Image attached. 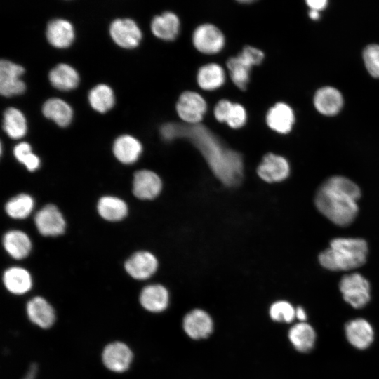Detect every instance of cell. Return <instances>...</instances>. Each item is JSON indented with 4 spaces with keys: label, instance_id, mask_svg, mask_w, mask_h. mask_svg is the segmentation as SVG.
<instances>
[{
    "label": "cell",
    "instance_id": "d6986e66",
    "mask_svg": "<svg viewBox=\"0 0 379 379\" xmlns=\"http://www.w3.org/2000/svg\"><path fill=\"white\" fill-rule=\"evenodd\" d=\"M46 33L48 42L59 48L69 46L74 39L72 25L69 21L60 18L49 22Z\"/></svg>",
    "mask_w": 379,
    "mask_h": 379
},
{
    "label": "cell",
    "instance_id": "836d02e7",
    "mask_svg": "<svg viewBox=\"0 0 379 379\" xmlns=\"http://www.w3.org/2000/svg\"><path fill=\"white\" fill-rule=\"evenodd\" d=\"M13 155L29 171H34L40 166V159L32 152L31 145L26 142H20L15 146Z\"/></svg>",
    "mask_w": 379,
    "mask_h": 379
},
{
    "label": "cell",
    "instance_id": "4dcf8cb0",
    "mask_svg": "<svg viewBox=\"0 0 379 379\" xmlns=\"http://www.w3.org/2000/svg\"><path fill=\"white\" fill-rule=\"evenodd\" d=\"M3 128L13 139H20L27 133V126L23 113L15 107H8L4 112Z\"/></svg>",
    "mask_w": 379,
    "mask_h": 379
},
{
    "label": "cell",
    "instance_id": "7a4b0ae2",
    "mask_svg": "<svg viewBox=\"0 0 379 379\" xmlns=\"http://www.w3.org/2000/svg\"><path fill=\"white\" fill-rule=\"evenodd\" d=\"M361 191L357 184L340 175L326 179L317 190L314 204L319 211L339 226L350 225L358 214Z\"/></svg>",
    "mask_w": 379,
    "mask_h": 379
},
{
    "label": "cell",
    "instance_id": "f35d334b",
    "mask_svg": "<svg viewBox=\"0 0 379 379\" xmlns=\"http://www.w3.org/2000/svg\"><path fill=\"white\" fill-rule=\"evenodd\" d=\"M306 3L311 10L317 11L324 9L327 5L326 0H307Z\"/></svg>",
    "mask_w": 379,
    "mask_h": 379
},
{
    "label": "cell",
    "instance_id": "9c48e42d",
    "mask_svg": "<svg viewBox=\"0 0 379 379\" xmlns=\"http://www.w3.org/2000/svg\"><path fill=\"white\" fill-rule=\"evenodd\" d=\"M24 67L7 60L0 62V92L4 96L22 94L26 88L25 84L20 79Z\"/></svg>",
    "mask_w": 379,
    "mask_h": 379
},
{
    "label": "cell",
    "instance_id": "277c9868",
    "mask_svg": "<svg viewBox=\"0 0 379 379\" xmlns=\"http://www.w3.org/2000/svg\"><path fill=\"white\" fill-rule=\"evenodd\" d=\"M339 288L345 301L354 308H362L370 301V284L359 273H352L343 277Z\"/></svg>",
    "mask_w": 379,
    "mask_h": 379
},
{
    "label": "cell",
    "instance_id": "74e56055",
    "mask_svg": "<svg viewBox=\"0 0 379 379\" xmlns=\"http://www.w3.org/2000/svg\"><path fill=\"white\" fill-rule=\"evenodd\" d=\"M232 102L228 100H220L214 108V116L220 122H226Z\"/></svg>",
    "mask_w": 379,
    "mask_h": 379
},
{
    "label": "cell",
    "instance_id": "ffe728a7",
    "mask_svg": "<svg viewBox=\"0 0 379 379\" xmlns=\"http://www.w3.org/2000/svg\"><path fill=\"white\" fill-rule=\"evenodd\" d=\"M112 150L119 161L124 164H131L138 159L142 147L140 141L133 136L122 135L114 140Z\"/></svg>",
    "mask_w": 379,
    "mask_h": 379
},
{
    "label": "cell",
    "instance_id": "d590c367",
    "mask_svg": "<svg viewBox=\"0 0 379 379\" xmlns=\"http://www.w3.org/2000/svg\"><path fill=\"white\" fill-rule=\"evenodd\" d=\"M363 58L370 74L379 78V46L376 44L367 46L364 51Z\"/></svg>",
    "mask_w": 379,
    "mask_h": 379
},
{
    "label": "cell",
    "instance_id": "83f0119b",
    "mask_svg": "<svg viewBox=\"0 0 379 379\" xmlns=\"http://www.w3.org/2000/svg\"><path fill=\"white\" fill-rule=\"evenodd\" d=\"M253 66V63L241 53L227 60V67L232 81L240 90L246 88Z\"/></svg>",
    "mask_w": 379,
    "mask_h": 379
},
{
    "label": "cell",
    "instance_id": "30bf717a",
    "mask_svg": "<svg viewBox=\"0 0 379 379\" xmlns=\"http://www.w3.org/2000/svg\"><path fill=\"white\" fill-rule=\"evenodd\" d=\"M161 189V180L156 173L144 169L134 173L132 191L138 199H154L160 194Z\"/></svg>",
    "mask_w": 379,
    "mask_h": 379
},
{
    "label": "cell",
    "instance_id": "8992f818",
    "mask_svg": "<svg viewBox=\"0 0 379 379\" xmlns=\"http://www.w3.org/2000/svg\"><path fill=\"white\" fill-rule=\"evenodd\" d=\"M34 223L39 232L46 237L61 235L66 228L63 215L53 204L42 207L34 216Z\"/></svg>",
    "mask_w": 379,
    "mask_h": 379
},
{
    "label": "cell",
    "instance_id": "484cf974",
    "mask_svg": "<svg viewBox=\"0 0 379 379\" xmlns=\"http://www.w3.org/2000/svg\"><path fill=\"white\" fill-rule=\"evenodd\" d=\"M48 79L55 88L61 91H69L76 88L79 82V76L72 66L60 63L54 67L49 72Z\"/></svg>",
    "mask_w": 379,
    "mask_h": 379
},
{
    "label": "cell",
    "instance_id": "d4e9b609",
    "mask_svg": "<svg viewBox=\"0 0 379 379\" xmlns=\"http://www.w3.org/2000/svg\"><path fill=\"white\" fill-rule=\"evenodd\" d=\"M97 211L104 220L118 222L127 215L128 208L126 203L121 198L114 196H104L98 201Z\"/></svg>",
    "mask_w": 379,
    "mask_h": 379
},
{
    "label": "cell",
    "instance_id": "f546056e",
    "mask_svg": "<svg viewBox=\"0 0 379 379\" xmlns=\"http://www.w3.org/2000/svg\"><path fill=\"white\" fill-rule=\"evenodd\" d=\"M198 85L204 90L213 91L220 88L225 81L223 68L216 63L201 66L197 72Z\"/></svg>",
    "mask_w": 379,
    "mask_h": 379
},
{
    "label": "cell",
    "instance_id": "2e32d148",
    "mask_svg": "<svg viewBox=\"0 0 379 379\" xmlns=\"http://www.w3.org/2000/svg\"><path fill=\"white\" fill-rule=\"evenodd\" d=\"M29 320L42 328L51 327L55 321V313L51 305L44 298H32L26 307Z\"/></svg>",
    "mask_w": 379,
    "mask_h": 379
},
{
    "label": "cell",
    "instance_id": "4316f807",
    "mask_svg": "<svg viewBox=\"0 0 379 379\" xmlns=\"http://www.w3.org/2000/svg\"><path fill=\"white\" fill-rule=\"evenodd\" d=\"M316 337V333L312 326L305 321L293 325L288 332L290 342L300 352H308L312 350Z\"/></svg>",
    "mask_w": 379,
    "mask_h": 379
},
{
    "label": "cell",
    "instance_id": "e575fe53",
    "mask_svg": "<svg viewBox=\"0 0 379 379\" xmlns=\"http://www.w3.org/2000/svg\"><path fill=\"white\" fill-rule=\"evenodd\" d=\"M270 315L275 321L290 323L295 318V309L290 302L279 300L271 305Z\"/></svg>",
    "mask_w": 379,
    "mask_h": 379
},
{
    "label": "cell",
    "instance_id": "ba28073f",
    "mask_svg": "<svg viewBox=\"0 0 379 379\" xmlns=\"http://www.w3.org/2000/svg\"><path fill=\"white\" fill-rule=\"evenodd\" d=\"M109 34L113 41L124 48H133L138 46L142 32L136 22L130 18H117L112 22Z\"/></svg>",
    "mask_w": 379,
    "mask_h": 379
},
{
    "label": "cell",
    "instance_id": "4fadbf2b",
    "mask_svg": "<svg viewBox=\"0 0 379 379\" xmlns=\"http://www.w3.org/2000/svg\"><path fill=\"white\" fill-rule=\"evenodd\" d=\"M102 359L104 365L109 370L121 373L129 368L133 359V353L125 343L114 342L105 347Z\"/></svg>",
    "mask_w": 379,
    "mask_h": 379
},
{
    "label": "cell",
    "instance_id": "7402d4cb",
    "mask_svg": "<svg viewBox=\"0 0 379 379\" xmlns=\"http://www.w3.org/2000/svg\"><path fill=\"white\" fill-rule=\"evenodd\" d=\"M343 100L341 93L331 86L319 89L314 97V105L321 114L327 116L336 114L341 109Z\"/></svg>",
    "mask_w": 379,
    "mask_h": 379
},
{
    "label": "cell",
    "instance_id": "ac0fdd59",
    "mask_svg": "<svg viewBox=\"0 0 379 379\" xmlns=\"http://www.w3.org/2000/svg\"><path fill=\"white\" fill-rule=\"evenodd\" d=\"M294 119L292 109L284 102L275 104L268 110L266 115L267 126L272 130L283 134L291 131Z\"/></svg>",
    "mask_w": 379,
    "mask_h": 379
},
{
    "label": "cell",
    "instance_id": "8d00e7d4",
    "mask_svg": "<svg viewBox=\"0 0 379 379\" xmlns=\"http://www.w3.org/2000/svg\"><path fill=\"white\" fill-rule=\"evenodd\" d=\"M246 119L245 108L239 103H233L225 123L232 128L237 129L246 124Z\"/></svg>",
    "mask_w": 379,
    "mask_h": 379
},
{
    "label": "cell",
    "instance_id": "cb8c5ba5",
    "mask_svg": "<svg viewBox=\"0 0 379 379\" xmlns=\"http://www.w3.org/2000/svg\"><path fill=\"white\" fill-rule=\"evenodd\" d=\"M3 282L6 288L15 295L24 294L32 286L31 274L20 267H11L6 270L3 274Z\"/></svg>",
    "mask_w": 379,
    "mask_h": 379
},
{
    "label": "cell",
    "instance_id": "6da1fadb",
    "mask_svg": "<svg viewBox=\"0 0 379 379\" xmlns=\"http://www.w3.org/2000/svg\"><path fill=\"white\" fill-rule=\"evenodd\" d=\"M161 133L167 140L180 135L190 138L223 183L230 185L239 179L242 169L240 156L235 152L223 148L205 127L198 124L185 127L167 124L161 127Z\"/></svg>",
    "mask_w": 379,
    "mask_h": 379
},
{
    "label": "cell",
    "instance_id": "1f68e13d",
    "mask_svg": "<svg viewBox=\"0 0 379 379\" xmlns=\"http://www.w3.org/2000/svg\"><path fill=\"white\" fill-rule=\"evenodd\" d=\"M34 201L28 194H19L10 199L5 205L6 214L13 219H25L32 212Z\"/></svg>",
    "mask_w": 379,
    "mask_h": 379
},
{
    "label": "cell",
    "instance_id": "44dd1931",
    "mask_svg": "<svg viewBox=\"0 0 379 379\" xmlns=\"http://www.w3.org/2000/svg\"><path fill=\"white\" fill-rule=\"evenodd\" d=\"M140 302L145 310L152 312H160L168 307L169 294L162 285H149L142 290Z\"/></svg>",
    "mask_w": 379,
    "mask_h": 379
},
{
    "label": "cell",
    "instance_id": "60d3db41",
    "mask_svg": "<svg viewBox=\"0 0 379 379\" xmlns=\"http://www.w3.org/2000/svg\"><path fill=\"white\" fill-rule=\"evenodd\" d=\"M309 15L313 20H317L319 18V11H314V10H311L310 9V13H309Z\"/></svg>",
    "mask_w": 379,
    "mask_h": 379
},
{
    "label": "cell",
    "instance_id": "e0dca14e",
    "mask_svg": "<svg viewBox=\"0 0 379 379\" xmlns=\"http://www.w3.org/2000/svg\"><path fill=\"white\" fill-rule=\"evenodd\" d=\"M6 253L16 260L24 259L32 250V241L23 231L12 230L6 232L2 239Z\"/></svg>",
    "mask_w": 379,
    "mask_h": 379
},
{
    "label": "cell",
    "instance_id": "603a6c76",
    "mask_svg": "<svg viewBox=\"0 0 379 379\" xmlns=\"http://www.w3.org/2000/svg\"><path fill=\"white\" fill-rule=\"evenodd\" d=\"M151 29L157 38L165 40H174L179 34L180 20L171 11H166L155 16L151 22Z\"/></svg>",
    "mask_w": 379,
    "mask_h": 379
},
{
    "label": "cell",
    "instance_id": "3957f363",
    "mask_svg": "<svg viewBox=\"0 0 379 379\" xmlns=\"http://www.w3.org/2000/svg\"><path fill=\"white\" fill-rule=\"evenodd\" d=\"M367 255L368 244L364 239L339 237L333 239L329 247L320 253L319 261L329 270H349L362 266Z\"/></svg>",
    "mask_w": 379,
    "mask_h": 379
},
{
    "label": "cell",
    "instance_id": "d6a6232c",
    "mask_svg": "<svg viewBox=\"0 0 379 379\" xmlns=\"http://www.w3.org/2000/svg\"><path fill=\"white\" fill-rule=\"evenodd\" d=\"M88 101L95 110L104 113L114 106V95L109 86L100 84L90 91Z\"/></svg>",
    "mask_w": 379,
    "mask_h": 379
},
{
    "label": "cell",
    "instance_id": "f1b7e54d",
    "mask_svg": "<svg viewBox=\"0 0 379 379\" xmlns=\"http://www.w3.org/2000/svg\"><path fill=\"white\" fill-rule=\"evenodd\" d=\"M43 114L48 119L54 121L58 126L65 127L72 119V107L60 98H50L42 106Z\"/></svg>",
    "mask_w": 379,
    "mask_h": 379
},
{
    "label": "cell",
    "instance_id": "5b68a950",
    "mask_svg": "<svg viewBox=\"0 0 379 379\" xmlns=\"http://www.w3.org/2000/svg\"><path fill=\"white\" fill-rule=\"evenodd\" d=\"M175 109L182 121L195 125L203 119L207 109V105L200 94L194 91H187L180 95Z\"/></svg>",
    "mask_w": 379,
    "mask_h": 379
},
{
    "label": "cell",
    "instance_id": "ab89813d",
    "mask_svg": "<svg viewBox=\"0 0 379 379\" xmlns=\"http://www.w3.org/2000/svg\"><path fill=\"white\" fill-rule=\"evenodd\" d=\"M295 318L300 320V322H304L307 319V314L302 307H298L295 308Z\"/></svg>",
    "mask_w": 379,
    "mask_h": 379
},
{
    "label": "cell",
    "instance_id": "9a60e30c",
    "mask_svg": "<svg viewBox=\"0 0 379 379\" xmlns=\"http://www.w3.org/2000/svg\"><path fill=\"white\" fill-rule=\"evenodd\" d=\"M213 327V321L209 314L200 309L190 312L183 319L185 333L195 340L207 338L212 333Z\"/></svg>",
    "mask_w": 379,
    "mask_h": 379
},
{
    "label": "cell",
    "instance_id": "5bb4252c",
    "mask_svg": "<svg viewBox=\"0 0 379 379\" xmlns=\"http://www.w3.org/2000/svg\"><path fill=\"white\" fill-rule=\"evenodd\" d=\"M345 333L348 342L359 350L368 348L374 338L372 326L367 320L361 318L348 321L345 326Z\"/></svg>",
    "mask_w": 379,
    "mask_h": 379
},
{
    "label": "cell",
    "instance_id": "52a82bcc",
    "mask_svg": "<svg viewBox=\"0 0 379 379\" xmlns=\"http://www.w3.org/2000/svg\"><path fill=\"white\" fill-rule=\"evenodd\" d=\"M192 43L199 52L204 54H215L223 48L225 36L216 26L205 23L194 29Z\"/></svg>",
    "mask_w": 379,
    "mask_h": 379
},
{
    "label": "cell",
    "instance_id": "8fae6325",
    "mask_svg": "<svg viewBox=\"0 0 379 379\" xmlns=\"http://www.w3.org/2000/svg\"><path fill=\"white\" fill-rule=\"evenodd\" d=\"M257 173L262 180L268 183L279 182L288 178L290 166L284 157L268 153L259 164Z\"/></svg>",
    "mask_w": 379,
    "mask_h": 379
},
{
    "label": "cell",
    "instance_id": "7c38bea8",
    "mask_svg": "<svg viewBox=\"0 0 379 379\" xmlns=\"http://www.w3.org/2000/svg\"><path fill=\"white\" fill-rule=\"evenodd\" d=\"M126 272L133 279L145 280L151 277L158 268V260L150 252L140 251L133 253L124 264Z\"/></svg>",
    "mask_w": 379,
    "mask_h": 379
}]
</instances>
